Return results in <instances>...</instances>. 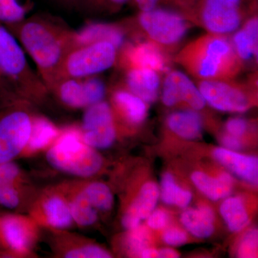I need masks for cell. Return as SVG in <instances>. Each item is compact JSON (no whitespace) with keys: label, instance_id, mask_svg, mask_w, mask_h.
I'll return each instance as SVG.
<instances>
[{"label":"cell","instance_id":"1","mask_svg":"<svg viewBox=\"0 0 258 258\" xmlns=\"http://www.w3.org/2000/svg\"><path fill=\"white\" fill-rule=\"evenodd\" d=\"M19 38L35 61L46 88L60 81L61 69L68 53L75 48L73 34L44 19H32L20 27Z\"/></svg>","mask_w":258,"mask_h":258},{"label":"cell","instance_id":"2","mask_svg":"<svg viewBox=\"0 0 258 258\" xmlns=\"http://www.w3.org/2000/svg\"><path fill=\"white\" fill-rule=\"evenodd\" d=\"M178 60L194 76L205 80L230 79L238 74L240 57L223 35L200 37L180 52Z\"/></svg>","mask_w":258,"mask_h":258},{"label":"cell","instance_id":"3","mask_svg":"<svg viewBox=\"0 0 258 258\" xmlns=\"http://www.w3.org/2000/svg\"><path fill=\"white\" fill-rule=\"evenodd\" d=\"M47 160L54 169L81 177L95 175L103 166L101 156L84 143L81 132L75 128L61 134L47 151Z\"/></svg>","mask_w":258,"mask_h":258},{"label":"cell","instance_id":"4","mask_svg":"<svg viewBox=\"0 0 258 258\" xmlns=\"http://www.w3.org/2000/svg\"><path fill=\"white\" fill-rule=\"evenodd\" d=\"M0 71L18 93L42 91L43 82L29 67L23 48L14 37L0 25Z\"/></svg>","mask_w":258,"mask_h":258},{"label":"cell","instance_id":"5","mask_svg":"<svg viewBox=\"0 0 258 258\" xmlns=\"http://www.w3.org/2000/svg\"><path fill=\"white\" fill-rule=\"evenodd\" d=\"M116 47L108 42H98L72 49L64 58L60 80L84 79L110 69L116 59Z\"/></svg>","mask_w":258,"mask_h":258},{"label":"cell","instance_id":"6","mask_svg":"<svg viewBox=\"0 0 258 258\" xmlns=\"http://www.w3.org/2000/svg\"><path fill=\"white\" fill-rule=\"evenodd\" d=\"M32 120L15 102L0 108V164L13 161L26 147Z\"/></svg>","mask_w":258,"mask_h":258},{"label":"cell","instance_id":"7","mask_svg":"<svg viewBox=\"0 0 258 258\" xmlns=\"http://www.w3.org/2000/svg\"><path fill=\"white\" fill-rule=\"evenodd\" d=\"M81 136L85 144L96 149L111 147L116 138L113 113L108 103L101 101L87 107Z\"/></svg>","mask_w":258,"mask_h":258},{"label":"cell","instance_id":"8","mask_svg":"<svg viewBox=\"0 0 258 258\" xmlns=\"http://www.w3.org/2000/svg\"><path fill=\"white\" fill-rule=\"evenodd\" d=\"M139 21L153 41L167 46L179 42L188 30L187 23L182 17L165 10L142 12Z\"/></svg>","mask_w":258,"mask_h":258},{"label":"cell","instance_id":"9","mask_svg":"<svg viewBox=\"0 0 258 258\" xmlns=\"http://www.w3.org/2000/svg\"><path fill=\"white\" fill-rule=\"evenodd\" d=\"M241 0H204L201 10L203 25L213 34L225 35L240 26Z\"/></svg>","mask_w":258,"mask_h":258},{"label":"cell","instance_id":"10","mask_svg":"<svg viewBox=\"0 0 258 258\" xmlns=\"http://www.w3.org/2000/svg\"><path fill=\"white\" fill-rule=\"evenodd\" d=\"M198 88L206 103L218 111L242 113L249 108L244 91L221 80H204Z\"/></svg>","mask_w":258,"mask_h":258},{"label":"cell","instance_id":"11","mask_svg":"<svg viewBox=\"0 0 258 258\" xmlns=\"http://www.w3.org/2000/svg\"><path fill=\"white\" fill-rule=\"evenodd\" d=\"M162 101L166 106H175L184 101L194 110L203 109L206 101L198 88L183 73L171 71L163 85Z\"/></svg>","mask_w":258,"mask_h":258},{"label":"cell","instance_id":"12","mask_svg":"<svg viewBox=\"0 0 258 258\" xmlns=\"http://www.w3.org/2000/svg\"><path fill=\"white\" fill-rule=\"evenodd\" d=\"M0 230L4 247L17 254L25 253L30 249L32 234L23 217L14 215L2 216Z\"/></svg>","mask_w":258,"mask_h":258},{"label":"cell","instance_id":"13","mask_svg":"<svg viewBox=\"0 0 258 258\" xmlns=\"http://www.w3.org/2000/svg\"><path fill=\"white\" fill-rule=\"evenodd\" d=\"M159 197L160 191L156 183L149 181L144 184L122 218L123 227L130 230L140 225L142 220H146L155 210Z\"/></svg>","mask_w":258,"mask_h":258},{"label":"cell","instance_id":"14","mask_svg":"<svg viewBox=\"0 0 258 258\" xmlns=\"http://www.w3.org/2000/svg\"><path fill=\"white\" fill-rule=\"evenodd\" d=\"M213 157L219 163L236 176L249 184L257 186L258 159L253 156L244 155L225 148H217Z\"/></svg>","mask_w":258,"mask_h":258},{"label":"cell","instance_id":"15","mask_svg":"<svg viewBox=\"0 0 258 258\" xmlns=\"http://www.w3.org/2000/svg\"><path fill=\"white\" fill-rule=\"evenodd\" d=\"M124 53L130 69H148L157 73L167 69L165 56L154 42H144L131 45L125 49Z\"/></svg>","mask_w":258,"mask_h":258},{"label":"cell","instance_id":"16","mask_svg":"<svg viewBox=\"0 0 258 258\" xmlns=\"http://www.w3.org/2000/svg\"><path fill=\"white\" fill-rule=\"evenodd\" d=\"M75 47L90 45L98 42H111L116 48L124 41L123 32L118 27L106 24L93 23L73 34Z\"/></svg>","mask_w":258,"mask_h":258},{"label":"cell","instance_id":"17","mask_svg":"<svg viewBox=\"0 0 258 258\" xmlns=\"http://www.w3.org/2000/svg\"><path fill=\"white\" fill-rule=\"evenodd\" d=\"M130 92L147 103L157 100L160 80L158 73L148 69H130L126 76Z\"/></svg>","mask_w":258,"mask_h":258},{"label":"cell","instance_id":"18","mask_svg":"<svg viewBox=\"0 0 258 258\" xmlns=\"http://www.w3.org/2000/svg\"><path fill=\"white\" fill-rule=\"evenodd\" d=\"M191 179L199 191L213 201H218L230 196L233 188V177L227 172H222L217 177H212L203 171H195L191 174Z\"/></svg>","mask_w":258,"mask_h":258},{"label":"cell","instance_id":"19","mask_svg":"<svg viewBox=\"0 0 258 258\" xmlns=\"http://www.w3.org/2000/svg\"><path fill=\"white\" fill-rule=\"evenodd\" d=\"M215 217L213 210L210 206L202 205L197 209L184 210L180 221L190 234L198 238L205 239L214 233Z\"/></svg>","mask_w":258,"mask_h":258},{"label":"cell","instance_id":"20","mask_svg":"<svg viewBox=\"0 0 258 258\" xmlns=\"http://www.w3.org/2000/svg\"><path fill=\"white\" fill-rule=\"evenodd\" d=\"M20 169L13 161L0 164V205L5 208L15 209L20 203L18 189Z\"/></svg>","mask_w":258,"mask_h":258},{"label":"cell","instance_id":"21","mask_svg":"<svg viewBox=\"0 0 258 258\" xmlns=\"http://www.w3.org/2000/svg\"><path fill=\"white\" fill-rule=\"evenodd\" d=\"M166 122L171 132L188 140L198 139L203 132L202 117L192 110L174 112L169 115Z\"/></svg>","mask_w":258,"mask_h":258},{"label":"cell","instance_id":"22","mask_svg":"<svg viewBox=\"0 0 258 258\" xmlns=\"http://www.w3.org/2000/svg\"><path fill=\"white\" fill-rule=\"evenodd\" d=\"M113 103L129 123L139 124L147 115L146 102L130 91L118 90L113 96Z\"/></svg>","mask_w":258,"mask_h":258},{"label":"cell","instance_id":"23","mask_svg":"<svg viewBox=\"0 0 258 258\" xmlns=\"http://www.w3.org/2000/svg\"><path fill=\"white\" fill-rule=\"evenodd\" d=\"M42 210L50 227L64 230L72 225L74 220L69 204L59 195H52L44 201Z\"/></svg>","mask_w":258,"mask_h":258},{"label":"cell","instance_id":"24","mask_svg":"<svg viewBox=\"0 0 258 258\" xmlns=\"http://www.w3.org/2000/svg\"><path fill=\"white\" fill-rule=\"evenodd\" d=\"M220 214L229 230L241 232L249 225V217L243 200L239 197H227L220 208Z\"/></svg>","mask_w":258,"mask_h":258},{"label":"cell","instance_id":"25","mask_svg":"<svg viewBox=\"0 0 258 258\" xmlns=\"http://www.w3.org/2000/svg\"><path fill=\"white\" fill-rule=\"evenodd\" d=\"M258 20H249L242 30L236 32L233 37V47L242 60H249L257 56Z\"/></svg>","mask_w":258,"mask_h":258},{"label":"cell","instance_id":"26","mask_svg":"<svg viewBox=\"0 0 258 258\" xmlns=\"http://www.w3.org/2000/svg\"><path fill=\"white\" fill-rule=\"evenodd\" d=\"M55 87L59 98L66 106L73 108H87V93L82 79L67 78L60 80Z\"/></svg>","mask_w":258,"mask_h":258},{"label":"cell","instance_id":"27","mask_svg":"<svg viewBox=\"0 0 258 258\" xmlns=\"http://www.w3.org/2000/svg\"><path fill=\"white\" fill-rule=\"evenodd\" d=\"M59 136L58 129L46 118L37 117L32 120L31 133L26 147L36 152L46 147Z\"/></svg>","mask_w":258,"mask_h":258},{"label":"cell","instance_id":"28","mask_svg":"<svg viewBox=\"0 0 258 258\" xmlns=\"http://www.w3.org/2000/svg\"><path fill=\"white\" fill-rule=\"evenodd\" d=\"M160 197L166 205L186 208L192 200V194L181 187L171 173H166L161 180Z\"/></svg>","mask_w":258,"mask_h":258},{"label":"cell","instance_id":"29","mask_svg":"<svg viewBox=\"0 0 258 258\" xmlns=\"http://www.w3.org/2000/svg\"><path fill=\"white\" fill-rule=\"evenodd\" d=\"M74 222L81 227H88L98 220L97 210L90 203L83 191H80L69 204Z\"/></svg>","mask_w":258,"mask_h":258},{"label":"cell","instance_id":"30","mask_svg":"<svg viewBox=\"0 0 258 258\" xmlns=\"http://www.w3.org/2000/svg\"><path fill=\"white\" fill-rule=\"evenodd\" d=\"M86 198L96 210L106 212L111 210L113 196L111 190L102 182H93L83 189Z\"/></svg>","mask_w":258,"mask_h":258},{"label":"cell","instance_id":"31","mask_svg":"<svg viewBox=\"0 0 258 258\" xmlns=\"http://www.w3.org/2000/svg\"><path fill=\"white\" fill-rule=\"evenodd\" d=\"M151 237L149 231L143 226L130 230L126 237L127 249L133 255H140L144 249L149 247Z\"/></svg>","mask_w":258,"mask_h":258},{"label":"cell","instance_id":"32","mask_svg":"<svg viewBox=\"0 0 258 258\" xmlns=\"http://www.w3.org/2000/svg\"><path fill=\"white\" fill-rule=\"evenodd\" d=\"M26 14L25 6L19 0H5L0 3V22L8 24L19 23Z\"/></svg>","mask_w":258,"mask_h":258},{"label":"cell","instance_id":"33","mask_svg":"<svg viewBox=\"0 0 258 258\" xmlns=\"http://www.w3.org/2000/svg\"><path fill=\"white\" fill-rule=\"evenodd\" d=\"M257 229H251L244 234L237 247L239 257L252 258L257 257L258 245Z\"/></svg>","mask_w":258,"mask_h":258},{"label":"cell","instance_id":"34","mask_svg":"<svg viewBox=\"0 0 258 258\" xmlns=\"http://www.w3.org/2000/svg\"><path fill=\"white\" fill-rule=\"evenodd\" d=\"M64 257L69 258H109L111 254L95 244H86L69 249L64 254Z\"/></svg>","mask_w":258,"mask_h":258},{"label":"cell","instance_id":"35","mask_svg":"<svg viewBox=\"0 0 258 258\" xmlns=\"http://www.w3.org/2000/svg\"><path fill=\"white\" fill-rule=\"evenodd\" d=\"M17 93L13 85L0 71V108L14 103Z\"/></svg>","mask_w":258,"mask_h":258},{"label":"cell","instance_id":"36","mask_svg":"<svg viewBox=\"0 0 258 258\" xmlns=\"http://www.w3.org/2000/svg\"><path fill=\"white\" fill-rule=\"evenodd\" d=\"M162 239L168 245L180 246L186 243L188 237L184 230L176 227H171L164 232Z\"/></svg>","mask_w":258,"mask_h":258},{"label":"cell","instance_id":"37","mask_svg":"<svg viewBox=\"0 0 258 258\" xmlns=\"http://www.w3.org/2000/svg\"><path fill=\"white\" fill-rule=\"evenodd\" d=\"M147 225L153 230L165 228L169 222V215L163 210H154L147 218Z\"/></svg>","mask_w":258,"mask_h":258},{"label":"cell","instance_id":"38","mask_svg":"<svg viewBox=\"0 0 258 258\" xmlns=\"http://www.w3.org/2000/svg\"><path fill=\"white\" fill-rule=\"evenodd\" d=\"M225 128L227 134L240 138L247 131V123L243 118H232L227 120Z\"/></svg>","mask_w":258,"mask_h":258},{"label":"cell","instance_id":"39","mask_svg":"<svg viewBox=\"0 0 258 258\" xmlns=\"http://www.w3.org/2000/svg\"><path fill=\"white\" fill-rule=\"evenodd\" d=\"M221 143L225 149H229V150H240L242 147V142L239 137L230 135L229 134H225L222 137Z\"/></svg>","mask_w":258,"mask_h":258},{"label":"cell","instance_id":"40","mask_svg":"<svg viewBox=\"0 0 258 258\" xmlns=\"http://www.w3.org/2000/svg\"><path fill=\"white\" fill-rule=\"evenodd\" d=\"M142 12L155 9L159 0H134Z\"/></svg>","mask_w":258,"mask_h":258},{"label":"cell","instance_id":"41","mask_svg":"<svg viewBox=\"0 0 258 258\" xmlns=\"http://www.w3.org/2000/svg\"><path fill=\"white\" fill-rule=\"evenodd\" d=\"M179 257V253L171 248H163L158 250V257L174 258Z\"/></svg>","mask_w":258,"mask_h":258},{"label":"cell","instance_id":"42","mask_svg":"<svg viewBox=\"0 0 258 258\" xmlns=\"http://www.w3.org/2000/svg\"><path fill=\"white\" fill-rule=\"evenodd\" d=\"M139 257L143 258H154L158 257V249L147 247L141 252Z\"/></svg>","mask_w":258,"mask_h":258},{"label":"cell","instance_id":"43","mask_svg":"<svg viewBox=\"0 0 258 258\" xmlns=\"http://www.w3.org/2000/svg\"><path fill=\"white\" fill-rule=\"evenodd\" d=\"M103 1L108 2V3L112 5H114V6H120V5L125 4L128 0H98L97 4Z\"/></svg>","mask_w":258,"mask_h":258},{"label":"cell","instance_id":"44","mask_svg":"<svg viewBox=\"0 0 258 258\" xmlns=\"http://www.w3.org/2000/svg\"><path fill=\"white\" fill-rule=\"evenodd\" d=\"M98 0H79L78 5H86V6H91V5H95L97 4Z\"/></svg>","mask_w":258,"mask_h":258},{"label":"cell","instance_id":"45","mask_svg":"<svg viewBox=\"0 0 258 258\" xmlns=\"http://www.w3.org/2000/svg\"><path fill=\"white\" fill-rule=\"evenodd\" d=\"M59 3H62V4L66 5H77L79 3V0H56Z\"/></svg>","mask_w":258,"mask_h":258},{"label":"cell","instance_id":"46","mask_svg":"<svg viewBox=\"0 0 258 258\" xmlns=\"http://www.w3.org/2000/svg\"><path fill=\"white\" fill-rule=\"evenodd\" d=\"M0 218H1V216H0ZM0 244H2V245L3 246V239H2L1 230H0Z\"/></svg>","mask_w":258,"mask_h":258},{"label":"cell","instance_id":"47","mask_svg":"<svg viewBox=\"0 0 258 258\" xmlns=\"http://www.w3.org/2000/svg\"><path fill=\"white\" fill-rule=\"evenodd\" d=\"M3 1H5V0H0V3H3Z\"/></svg>","mask_w":258,"mask_h":258}]
</instances>
